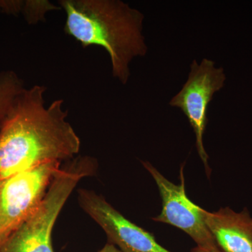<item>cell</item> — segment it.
Instances as JSON below:
<instances>
[{"label":"cell","mask_w":252,"mask_h":252,"mask_svg":"<svg viewBox=\"0 0 252 252\" xmlns=\"http://www.w3.org/2000/svg\"><path fill=\"white\" fill-rule=\"evenodd\" d=\"M44 86L25 89L0 126V180L49 162L71 160L81 141L62 99L44 105Z\"/></svg>","instance_id":"1"},{"label":"cell","mask_w":252,"mask_h":252,"mask_svg":"<svg viewBox=\"0 0 252 252\" xmlns=\"http://www.w3.org/2000/svg\"><path fill=\"white\" fill-rule=\"evenodd\" d=\"M59 4L65 11L66 34L84 48L105 49L113 77L127 84L131 61L148 50L142 34L143 14L119 0H61Z\"/></svg>","instance_id":"2"},{"label":"cell","mask_w":252,"mask_h":252,"mask_svg":"<svg viewBox=\"0 0 252 252\" xmlns=\"http://www.w3.org/2000/svg\"><path fill=\"white\" fill-rule=\"evenodd\" d=\"M95 161L74 158L54 176L46 195L34 213L0 246V252H54L52 232L63 207L78 184L94 175Z\"/></svg>","instance_id":"3"},{"label":"cell","mask_w":252,"mask_h":252,"mask_svg":"<svg viewBox=\"0 0 252 252\" xmlns=\"http://www.w3.org/2000/svg\"><path fill=\"white\" fill-rule=\"evenodd\" d=\"M61 165L49 162L0 180V246L39 206Z\"/></svg>","instance_id":"4"},{"label":"cell","mask_w":252,"mask_h":252,"mask_svg":"<svg viewBox=\"0 0 252 252\" xmlns=\"http://www.w3.org/2000/svg\"><path fill=\"white\" fill-rule=\"evenodd\" d=\"M226 77L222 67H215V63L203 59L200 64L193 60L187 82L169 104L180 109L188 119L195 135V147L199 157L210 175L209 157L204 147L203 136L208 118V107L214 94L223 89Z\"/></svg>","instance_id":"5"},{"label":"cell","mask_w":252,"mask_h":252,"mask_svg":"<svg viewBox=\"0 0 252 252\" xmlns=\"http://www.w3.org/2000/svg\"><path fill=\"white\" fill-rule=\"evenodd\" d=\"M141 162L155 181L162 200L161 212L152 220L183 230L199 248L207 250L218 248L204 221L200 212L201 207L194 204L187 196L184 174L185 162L181 165L180 184L175 185L165 178L150 162Z\"/></svg>","instance_id":"6"},{"label":"cell","mask_w":252,"mask_h":252,"mask_svg":"<svg viewBox=\"0 0 252 252\" xmlns=\"http://www.w3.org/2000/svg\"><path fill=\"white\" fill-rule=\"evenodd\" d=\"M78 202L84 212L103 229L109 243L122 252H172L153 235L126 219L105 198L93 190H78Z\"/></svg>","instance_id":"7"},{"label":"cell","mask_w":252,"mask_h":252,"mask_svg":"<svg viewBox=\"0 0 252 252\" xmlns=\"http://www.w3.org/2000/svg\"><path fill=\"white\" fill-rule=\"evenodd\" d=\"M202 216L222 252H252V217L247 207L235 212L229 207L215 212L200 208Z\"/></svg>","instance_id":"8"},{"label":"cell","mask_w":252,"mask_h":252,"mask_svg":"<svg viewBox=\"0 0 252 252\" xmlns=\"http://www.w3.org/2000/svg\"><path fill=\"white\" fill-rule=\"evenodd\" d=\"M25 88L14 72L8 71L0 74V126L11 110L15 99Z\"/></svg>","instance_id":"9"},{"label":"cell","mask_w":252,"mask_h":252,"mask_svg":"<svg viewBox=\"0 0 252 252\" xmlns=\"http://www.w3.org/2000/svg\"><path fill=\"white\" fill-rule=\"evenodd\" d=\"M54 5L49 1H28L26 3L21 1V9L23 11L26 20L31 23H34L44 19V15L51 10L58 9Z\"/></svg>","instance_id":"10"},{"label":"cell","mask_w":252,"mask_h":252,"mask_svg":"<svg viewBox=\"0 0 252 252\" xmlns=\"http://www.w3.org/2000/svg\"><path fill=\"white\" fill-rule=\"evenodd\" d=\"M98 252H122L120 250L118 249L117 247L113 245L112 243H109L104 245L102 250H99Z\"/></svg>","instance_id":"11"},{"label":"cell","mask_w":252,"mask_h":252,"mask_svg":"<svg viewBox=\"0 0 252 252\" xmlns=\"http://www.w3.org/2000/svg\"><path fill=\"white\" fill-rule=\"evenodd\" d=\"M190 252H222L220 251V249L215 248L212 249V250H207V249H204L202 248H199L196 246L195 248L192 249Z\"/></svg>","instance_id":"12"}]
</instances>
